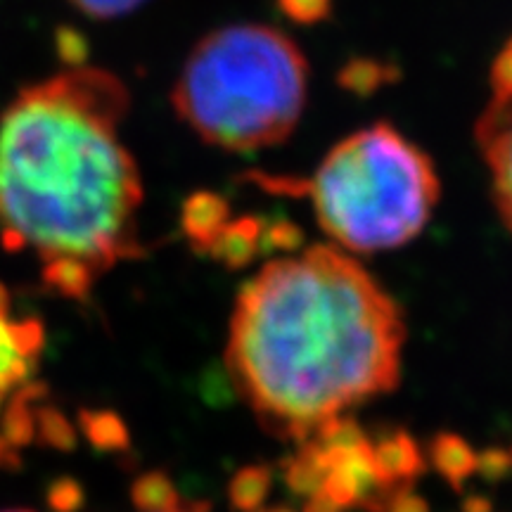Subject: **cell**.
I'll return each instance as SVG.
<instances>
[{
	"instance_id": "4",
	"label": "cell",
	"mask_w": 512,
	"mask_h": 512,
	"mask_svg": "<svg viewBox=\"0 0 512 512\" xmlns=\"http://www.w3.org/2000/svg\"><path fill=\"white\" fill-rule=\"evenodd\" d=\"M318 226L351 252L373 254L418 238L439 202L432 159L389 124L337 143L309 183Z\"/></svg>"
},
{
	"instance_id": "6",
	"label": "cell",
	"mask_w": 512,
	"mask_h": 512,
	"mask_svg": "<svg viewBox=\"0 0 512 512\" xmlns=\"http://www.w3.org/2000/svg\"><path fill=\"white\" fill-rule=\"evenodd\" d=\"M38 347H41V335L36 325L10 323L5 311H0V396L12 384L24 380Z\"/></svg>"
},
{
	"instance_id": "2",
	"label": "cell",
	"mask_w": 512,
	"mask_h": 512,
	"mask_svg": "<svg viewBox=\"0 0 512 512\" xmlns=\"http://www.w3.org/2000/svg\"><path fill=\"white\" fill-rule=\"evenodd\" d=\"M128 91L74 67L19 91L0 114V226L46 261V280L83 297L138 245L143 183L119 138Z\"/></svg>"
},
{
	"instance_id": "8",
	"label": "cell",
	"mask_w": 512,
	"mask_h": 512,
	"mask_svg": "<svg viewBox=\"0 0 512 512\" xmlns=\"http://www.w3.org/2000/svg\"><path fill=\"white\" fill-rule=\"evenodd\" d=\"M72 3L88 17L114 19L140 8L145 0H72Z\"/></svg>"
},
{
	"instance_id": "1",
	"label": "cell",
	"mask_w": 512,
	"mask_h": 512,
	"mask_svg": "<svg viewBox=\"0 0 512 512\" xmlns=\"http://www.w3.org/2000/svg\"><path fill=\"white\" fill-rule=\"evenodd\" d=\"M403 344L389 292L342 249L316 245L268 261L242 285L226 366L271 430L306 439L392 392Z\"/></svg>"
},
{
	"instance_id": "5",
	"label": "cell",
	"mask_w": 512,
	"mask_h": 512,
	"mask_svg": "<svg viewBox=\"0 0 512 512\" xmlns=\"http://www.w3.org/2000/svg\"><path fill=\"white\" fill-rule=\"evenodd\" d=\"M477 145L489 166L498 211L512 230V38L491 67V95L477 121Z\"/></svg>"
},
{
	"instance_id": "10",
	"label": "cell",
	"mask_w": 512,
	"mask_h": 512,
	"mask_svg": "<svg viewBox=\"0 0 512 512\" xmlns=\"http://www.w3.org/2000/svg\"><path fill=\"white\" fill-rule=\"evenodd\" d=\"M12 512H27V510H12Z\"/></svg>"
},
{
	"instance_id": "3",
	"label": "cell",
	"mask_w": 512,
	"mask_h": 512,
	"mask_svg": "<svg viewBox=\"0 0 512 512\" xmlns=\"http://www.w3.org/2000/svg\"><path fill=\"white\" fill-rule=\"evenodd\" d=\"M306 93L309 64L290 36L264 24H233L192 48L171 102L204 143L254 152L290 138Z\"/></svg>"
},
{
	"instance_id": "9",
	"label": "cell",
	"mask_w": 512,
	"mask_h": 512,
	"mask_svg": "<svg viewBox=\"0 0 512 512\" xmlns=\"http://www.w3.org/2000/svg\"><path fill=\"white\" fill-rule=\"evenodd\" d=\"M280 10L294 22H318L330 12L332 0H278Z\"/></svg>"
},
{
	"instance_id": "7",
	"label": "cell",
	"mask_w": 512,
	"mask_h": 512,
	"mask_svg": "<svg viewBox=\"0 0 512 512\" xmlns=\"http://www.w3.org/2000/svg\"><path fill=\"white\" fill-rule=\"evenodd\" d=\"M133 498H136L138 508L143 512H204L197 505L183 503L176 491L171 489V484L159 475L140 479Z\"/></svg>"
}]
</instances>
